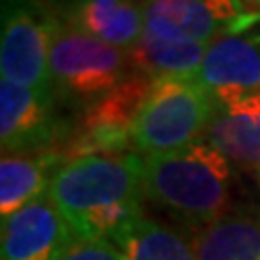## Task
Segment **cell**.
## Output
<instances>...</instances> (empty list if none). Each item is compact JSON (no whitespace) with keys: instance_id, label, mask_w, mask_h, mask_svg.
<instances>
[{"instance_id":"6da1fadb","label":"cell","mask_w":260,"mask_h":260,"mask_svg":"<svg viewBox=\"0 0 260 260\" xmlns=\"http://www.w3.org/2000/svg\"><path fill=\"white\" fill-rule=\"evenodd\" d=\"M141 154H91L65 160L56 169L48 198L76 239L115 243L141 217Z\"/></svg>"},{"instance_id":"7a4b0ae2","label":"cell","mask_w":260,"mask_h":260,"mask_svg":"<svg viewBox=\"0 0 260 260\" xmlns=\"http://www.w3.org/2000/svg\"><path fill=\"white\" fill-rule=\"evenodd\" d=\"M141 169L143 193L156 204L202 228L221 217L228 204L230 165L208 141H195L174 152L143 154Z\"/></svg>"},{"instance_id":"3957f363","label":"cell","mask_w":260,"mask_h":260,"mask_svg":"<svg viewBox=\"0 0 260 260\" xmlns=\"http://www.w3.org/2000/svg\"><path fill=\"white\" fill-rule=\"evenodd\" d=\"M221 107L198 76L152 80L133 128V148L143 154L186 148L206 135Z\"/></svg>"},{"instance_id":"277c9868","label":"cell","mask_w":260,"mask_h":260,"mask_svg":"<svg viewBox=\"0 0 260 260\" xmlns=\"http://www.w3.org/2000/svg\"><path fill=\"white\" fill-rule=\"evenodd\" d=\"M50 72L54 89L91 102L135 72L128 50L100 42L52 11Z\"/></svg>"},{"instance_id":"5b68a950","label":"cell","mask_w":260,"mask_h":260,"mask_svg":"<svg viewBox=\"0 0 260 260\" xmlns=\"http://www.w3.org/2000/svg\"><path fill=\"white\" fill-rule=\"evenodd\" d=\"M50 9L35 7L28 0H5L0 37L3 80L54 95L50 72Z\"/></svg>"},{"instance_id":"8992f818","label":"cell","mask_w":260,"mask_h":260,"mask_svg":"<svg viewBox=\"0 0 260 260\" xmlns=\"http://www.w3.org/2000/svg\"><path fill=\"white\" fill-rule=\"evenodd\" d=\"M152 80L133 72L111 91L87 104L74 137L63 145V160L91 156V154H126L133 145V128L143 107Z\"/></svg>"},{"instance_id":"52a82bcc","label":"cell","mask_w":260,"mask_h":260,"mask_svg":"<svg viewBox=\"0 0 260 260\" xmlns=\"http://www.w3.org/2000/svg\"><path fill=\"white\" fill-rule=\"evenodd\" d=\"M145 30L172 42L213 44L260 22L243 0H143Z\"/></svg>"},{"instance_id":"ba28073f","label":"cell","mask_w":260,"mask_h":260,"mask_svg":"<svg viewBox=\"0 0 260 260\" xmlns=\"http://www.w3.org/2000/svg\"><path fill=\"white\" fill-rule=\"evenodd\" d=\"M63 121L54 113V95L0 80V145L7 154L59 152Z\"/></svg>"},{"instance_id":"9c48e42d","label":"cell","mask_w":260,"mask_h":260,"mask_svg":"<svg viewBox=\"0 0 260 260\" xmlns=\"http://www.w3.org/2000/svg\"><path fill=\"white\" fill-rule=\"evenodd\" d=\"M198 80L223 107L260 93V35L213 42L206 48Z\"/></svg>"},{"instance_id":"30bf717a","label":"cell","mask_w":260,"mask_h":260,"mask_svg":"<svg viewBox=\"0 0 260 260\" xmlns=\"http://www.w3.org/2000/svg\"><path fill=\"white\" fill-rule=\"evenodd\" d=\"M72 239L65 217L44 195L3 219V260H59Z\"/></svg>"},{"instance_id":"8fae6325","label":"cell","mask_w":260,"mask_h":260,"mask_svg":"<svg viewBox=\"0 0 260 260\" xmlns=\"http://www.w3.org/2000/svg\"><path fill=\"white\" fill-rule=\"evenodd\" d=\"M54 13L72 26L121 50H130L145 30L143 9L133 0H70Z\"/></svg>"},{"instance_id":"7c38bea8","label":"cell","mask_w":260,"mask_h":260,"mask_svg":"<svg viewBox=\"0 0 260 260\" xmlns=\"http://www.w3.org/2000/svg\"><path fill=\"white\" fill-rule=\"evenodd\" d=\"M63 162L65 160L61 152L3 156L0 160V215L3 219L48 195L52 176Z\"/></svg>"},{"instance_id":"4fadbf2b","label":"cell","mask_w":260,"mask_h":260,"mask_svg":"<svg viewBox=\"0 0 260 260\" xmlns=\"http://www.w3.org/2000/svg\"><path fill=\"white\" fill-rule=\"evenodd\" d=\"M206 141L245 165H260V93L225 107L206 130Z\"/></svg>"},{"instance_id":"5bb4252c","label":"cell","mask_w":260,"mask_h":260,"mask_svg":"<svg viewBox=\"0 0 260 260\" xmlns=\"http://www.w3.org/2000/svg\"><path fill=\"white\" fill-rule=\"evenodd\" d=\"M204 44L172 42L143 30L133 48L128 50L133 68L150 80L160 78H195L206 54Z\"/></svg>"},{"instance_id":"9a60e30c","label":"cell","mask_w":260,"mask_h":260,"mask_svg":"<svg viewBox=\"0 0 260 260\" xmlns=\"http://www.w3.org/2000/svg\"><path fill=\"white\" fill-rule=\"evenodd\" d=\"M193 251L195 260H260V221L221 215L198 230Z\"/></svg>"},{"instance_id":"2e32d148","label":"cell","mask_w":260,"mask_h":260,"mask_svg":"<svg viewBox=\"0 0 260 260\" xmlns=\"http://www.w3.org/2000/svg\"><path fill=\"white\" fill-rule=\"evenodd\" d=\"M115 245L124 251L126 260H195L193 245L176 230L143 215L119 234Z\"/></svg>"},{"instance_id":"e0dca14e","label":"cell","mask_w":260,"mask_h":260,"mask_svg":"<svg viewBox=\"0 0 260 260\" xmlns=\"http://www.w3.org/2000/svg\"><path fill=\"white\" fill-rule=\"evenodd\" d=\"M59 260H126L113 241L104 239H72Z\"/></svg>"},{"instance_id":"ac0fdd59","label":"cell","mask_w":260,"mask_h":260,"mask_svg":"<svg viewBox=\"0 0 260 260\" xmlns=\"http://www.w3.org/2000/svg\"><path fill=\"white\" fill-rule=\"evenodd\" d=\"M258 3H260V0H258Z\"/></svg>"}]
</instances>
